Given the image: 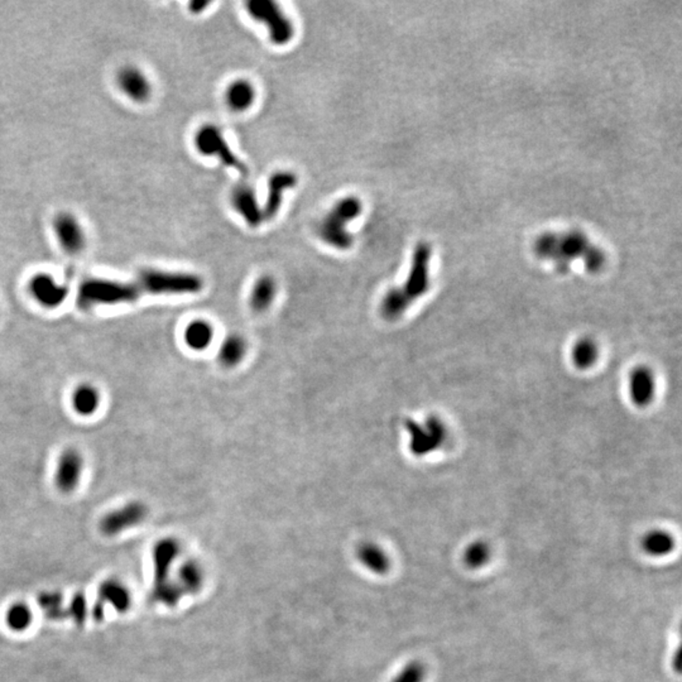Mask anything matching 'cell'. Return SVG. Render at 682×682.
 Returning <instances> with one entry per match:
<instances>
[{
    "mask_svg": "<svg viewBox=\"0 0 682 682\" xmlns=\"http://www.w3.org/2000/svg\"><path fill=\"white\" fill-rule=\"evenodd\" d=\"M405 427L410 436V450L416 456H425L439 450L447 440V428L437 416H428L422 424L405 419Z\"/></svg>",
    "mask_w": 682,
    "mask_h": 682,
    "instance_id": "8992f818",
    "label": "cell"
},
{
    "mask_svg": "<svg viewBox=\"0 0 682 682\" xmlns=\"http://www.w3.org/2000/svg\"><path fill=\"white\" fill-rule=\"evenodd\" d=\"M135 284L141 295H194L203 288V279L186 272L167 270H143Z\"/></svg>",
    "mask_w": 682,
    "mask_h": 682,
    "instance_id": "7a4b0ae2",
    "label": "cell"
},
{
    "mask_svg": "<svg viewBox=\"0 0 682 682\" xmlns=\"http://www.w3.org/2000/svg\"><path fill=\"white\" fill-rule=\"evenodd\" d=\"M490 559V548L484 541H475L466 548L464 552V562L470 568H479L484 566Z\"/></svg>",
    "mask_w": 682,
    "mask_h": 682,
    "instance_id": "f1b7e54d",
    "label": "cell"
},
{
    "mask_svg": "<svg viewBox=\"0 0 682 682\" xmlns=\"http://www.w3.org/2000/svg\"><path fill=\"white\" fill-rule=\"evenodd\" d=\"M8 627L14 632H23L29 628L33 621L32 610L24 603H15L7 610L6 617Z\"/></svg>",
    "mask_w": 682,
    "mask_h": 682,
    "instance_id": "484cf974",
    "label": "cell"
},
{
    "mask_svg": "<svg viewBox=\"0 0 682 682\" xmlns=\"http://www.w3.org/2000/svg\"><path fill=\"white\" fill-rule=\"evenodd\" d=\"M38 603L43 614L46 615L48 619L60 621L62 618L68 617L66 609L62 605V595L60 593L56 591L42 593L38 598Z\"/></svg>",
    "mask_w": 682,
    "mask_h": 682,
    "instance_id": "83f0119b",
    "label": "cell"
},
{
    "mask_svg": "<svg viewBox=\"0 0 682 682\" xmlns=\"http://www.w3.org/2000/svg\"><path fill=\"white\" fill-rule=\"evenodd\" d=\"M627 392L630 402L638 408H646L653 403L657 394L656 374L647 365L633 368L627 379Z\"/></svg>",
    "mask_w": 682,
    "mask_h": 682,
    "instance_id": "9c48e42d",
    "label": "cell"
},
{
    "mask_svg": "<svg viewBox=\"0 0 682 682\" xmlns=\"http://www.w3.org/2000/svg\"><path fill=\"white\" fill-rule=\"evenodd\" d=\"M118 85L123 93L134 102H148L152 95V86L147 76L134 66H125L119 71Z\"/></svg>",
    "mask_w": 682,
    "mask_h": 682,
    "instance_id": "2e32d148",
    "label": "cell"
},
{
    "mask_svg": "<svg viewBox=\"0 0 682 682\" xmlns=\"http://www.w3.org/2000/svg\"><path fill=\"white\" fill-rule=\"evenodd\" d=\"M245 6L253 20L263 23L268 28L270 40L273 45L284 46L290 43L295 36V26L279 4L272 0H250Z\"/></svg>",
    "mask_w": 682,
    "mask_h": 682,
    "instance_id": "5b68a950",
    "label": "cell"
},
{
    "mask_svg": "<svg viewBox=\"0 0 682 682\" xmlns=\"http://www.w3.org/2000/svg\"><path fill=\"white\" fill-rule=\"evenodd\" d=\"M297 185V176L290 171H278L268 180V192L262 208L263 220H272L277 217L282 206L284 191L293 189Z\"/></svg>",
    "mask_w": 682,
    "mask_h": 682,
    "instance_id": "7c38bea8",
    "label": "cell"
},
{
    "mask_svg": "<svg viewBox=\"0 0 682 682\" xmlns=\"http://www.w3.org/2000/svg\"><path fill=\"white\" fill-rule=\"evenodd\" d=\"M571 363L579 371H589L600 358V348L594 339L582 336L575 341L571 348Z\"/></svg>",
    "mask_w": 682,
    "mask_h": 682,
    "instance_id": "d6986e66",
    "label": "cell"
},
{
    "mask_svg": "<svg viewBox=\"0 0 682 682\" xmlns=\"http://www.w3.org/2000/svg\"><path fill=\"white\" fill-rule=\"evenodd\" d=\"M54 231L59 243L68 254H77L85 245L84 230L79 220L68 214L61 212L54 219Z\"/></svg>",
    "mask_w": 682,
    "mask_h": 682,
    "instance_id": "8fae6325",
    "label": "cell"
},
{
    "mask_svg": "<svg viewBox=\"0 0 682 682\" xmlns=\"http://www.w3.org/2000/svg\"><path fill=\"white\" fill-rule=\"evenodd\" d=\"M430 261L431 248L427 244H419L413 254L412 265L405 279V286L399 290L412 304L413 301L419 300L430 288Z\"/></svg>",
    "mask_w": 682,
    "mask_h": 682,
    "instance_id": "ba28073f",
    "label": "cell"
},
{
    "mask_svg": "<svg viewBox=\"0 0 682 682\" xmlns=\"http://www.w3.org/2000/svg\"><path fill=\"white\" fill-rule=\"evenodd\" d=\"M147 506L141 502H129L119 509L105 514L100 522V529L105 536H115L125 529L135 527L147 517Z\"/></svg>",
    "mask_w": 682,
    "mask_h": 682,
    "instance_id": "30bf717a",
    "label": "cell"
},
{
    "mask_svg": "<svg viewBox=\"0 0 682 682\" xmlns=\"http://www.w3.org/2000/svg\"><path fill=\"white\" fill-rule=\"evenodd\" d=\"M537 251L541 257L552 259L555 262H557L556 264H559L560 267L568 265V262L579 257L584 258L587 267L591 270L600 268L604 262L603 256L599 251H596L593 248L588 249L587 242L579 234L543 239L538 243Z\"/></svg>",
    "mask_w": 682,
    "mask_h": 682,
    "instance_id": "277c9868",
    "label": "cell"
},
{
    "mask_svg": "<svg viewBox=\"0 0 682 682\" xmlns=\"http://www.w3.org/2000/svg\"><path fill=\"white\" fill-rule=\"evenodd\" d=\"M424 677L425 667L419 662H411L393 682H422Z\"/></svg>",
    "mask_w": 682,
    "mask_h": 682,
    "instance_id": "4dcf8cb0",
    "label": "cell"
},
{
    "mask_svg": "<svg viewBox=\"0 0 682 682\" xmlns=\"http://www.w3.org/2000/svg\"><path fill=\"white\" fill-rule=\"evenodd\" d=\"M231 205L250 228H257L263 222L262 208L258 203L254 191L248 185H239L233 189Z\"/></svg>",
    "mask_w": 682,
    "mask_h": 682,
    "instance_id": "9a60e30c",
    "label": "cell"
},
{
    "mask_svg": "<svg viewBox=\"0 0 682 682\" xmlns=\"http://www.w3.org/2000/svg\"><path fill=\"white\" fill-rule=\"evenodd\" d=\"M99 603L102 607L110 605L119 613H125L130 608L132 596L128 588L122 581L108 579L104 581L99 588Z\"/></svg>",
    "mask_w": 682,
    "mask_h": 682,
    "instance_id": "e0dca14e",
    "label": "cell"
},
{
    "mask_svg": "<svg viewBox=\"0 0 682 682\" xmlns=\"http://www.w3.org/2000/svg\"><path fill=\"white\" fill-rule=\"evenodd\" d=\"M29 290L42 306L48 309H54L66 300L68 295V290L57 284L54 278L45 273L34 276L29 282Z\"/></svg>",
    "mask_w": 682,
    "mask_h": 682,
    "instance_id": "5bb4252c",
    "label": "cell"
},
{
    "mask_svg": "<svg viewBox=\"0 0 682 682\" xmlns=\"http://www.w3.org/2000/svg\"><path fill=\"white\" fill-rule=\"evenodd\" d=\"M134 281L121 282L111 279L91 278L82 282L79 288L77 302L82 309H90L100 304H121L133 302L141 297Z\"/></svg>",
    "mask_w": 682,
    "mask_h": 682,
    "instance_id": "3957f363",
    "label": "cell"
},
{
    "mask_svg": "<svg viewBox=\"0 0 682 682\" xmlns=\"http://www.w3.org/2000/svg\"><path fill=\"white\" fill-rule=\"evenodd\" d=\"M277 296V284L272 276L258 278L250 292L249 304L251 310L264 312L268 310Z\"/></svg>",
    "mask_w": 682,
    "mask_h": 682,
    "instance_id": "ffe728a7",
    "label": "cell"
},
{
    "mask_svg": "<svg viewBox=\"0 0 682 682\" xmlns=\"http://www.w3.org/2000/svg\"><path fill=\"white\" fill-rule=\"evenodd\" d=\"M410 306H411L410 301L405 297V295L399 290L398 287H396L385 293L380 304V312L383 318L393 321L402 318Z\"/></svg>",
    "mask_w": 682,
    "mask_h": 682,
    "instance_id": "cb8c5ba5",
    "label": "cell"
},
{
    "mask_svg": "<svg viewBox=\"0 0 682 682\" xmlns=\"http://www.w3.org/2000/svg\"><path fill=\"white\" fill-rule=\"evenodd\" d=\"M247 350H248V345L243 336L233 334L228 338L224 339L222 346L219 349L217 360L224 368L231 369L242 363V360L247 355Z\"/></svg>",
    "mask_w": 682,
    "mask_h": 682,
    "instance_id": "44dd1931",
    "label": "cell"
},
{
    "mask_svg": "<svg viewBox=\"0 0 682 682\" xmlns=\"http://www.w3.org/2000/svg\"><path fill=\"white\" fill-rule=\"evenodd\" d=\"M256 88L251 82L239 79L231 82L225 91V102L231 110L242 113L245 111L256 102Z\"/></svg>",
    "mask_w": 682,
    "mask_h": 682,
    "instance_id": "ac0fdd59",
    "label": "cell"
},
{
    "mask_svg": "<svg viewBox=\"0 0 682 682\" xmlns=\"http://www.w3.org/2000/svg\"><path fill=\"white\" fill-rule=\"evenodd\" d=\"M642 546L649 555L665 556L674 550L675 541L669 532L662 529H655L644 536V538L642 541Z\"/></svg>",
    "mask_w": 682,
    "mask_h": 682,
    "instance_id": "d4e9b609",
    "label": "cell"
},
{
    "mask_svg": "<svg viewBox=\"0 0 682 682\" xmlns=\"http://www.w3.org/2000/svg\"><path fill=\"white\" fill-rule=\"evenodd\" d=\"M82 474V458L79 451L68 449L59 460L56 470V486L63 492L70 493L77 488Z\"/></svg>",
    "mask_w": 682,
    "mask_h": 682,
    "instance_id": "4fadbf2b",
    "label": "cell"
},
{
    "mask_svg": "<svg viewBox=\"0 0 682 682\" xmlns=\"http://www.w3.org/2000/svg\"><path fill=\"white\" fill-rule=\"evenodd\" d=\"M66 615L72 618L76 624H79V626L84 624V621H86V615H88V601L84 595L80 594V593L74 595L68 608L66 609Z\"/></svg>",
    "mask_w": 682,
    "mask_h": 682,
    "instance_id": "f546056e",
    "label": "cell"
},
{
    "mask_svg": "<svg viewBox=\"0 0 682 682\" xmlns=\"http://www.w3.org/2000/svg\"><path fill=\"white\" fill-rule=\"evenodd\" d=\"M183 339L189 349L203 352L214 340V327L205 320H195L185 329Z\"/></svg>",
    "mask_w": 682,
    "mask_h": 682,
    "instance_id": "7402d4cb",
    "label": "cell"
},
{
    "mask_svg": "<svg viewBox=\"0 0 682 682\" xmlns=\"http://www.w3.org/2000/svg\"><path fill=\"white\" fill-rule=\"evenodd\" d=\"M194 143L200 155L217 157L226 167L237 169L242 173L245 172L244 163L234 155L229 144L225 141L223 133L215 125H203L197 130Z\"/></svg>",
    "mask_w": 682,
    "mask_h": 682,
    "instance_id": "52a82bcc",
    "label": "cell"
},
{
    "mask_svg": "<svg viewBox=\"0 0 682 682\" xmlns=\"http://www.w3.org/2000/svg\"><path fill=\"white\" fill-rule=\"evenodd\" d=\"M362 211L363 203L358 197L346 196L339 200L318 224V237L335 249H350L354 239L346 226L355 220Z\"/></svg>",
    "mask_w": 682,
    "mask_h": 682,
    "instance_id": "6da1fadb",
    "label": "cell"
},
{
    "mask_svg": "<svg viewBox=\"0 0 682 682\" xmlns=\"http://www.w3.org/2000/svg\"><path fill=\"white\" fill-rule=\"evenodd\" d=\"M100 394L99 391L90 385H82L75 389L72 394V405L75 411L82 416H91L99 408Z\"/></svg>",
    "mask_w": 682,
    "mask_h": 682,
    "instance_id": "603a6c76",
    "label": "cell"
},
{
    "mask_svg": "<svg viewBox=\"0 0 682 682\" xmlns=\"http://www.w3.org/2000/svg\"><path fill=\"white\" fill-rule=\"evenodd\" d=\"M359 556L368 568L375 573H385L388 570V559L385 552L373 543H366L360 548Z\"/></svg>",
    "mask_w": 682,
    "mask_h": 682,
    "instance_id": "4316f807",
    "label": "cell"
},
{
    "mask_svg": "<svg viewBox=\"0 0 682 682\" xmlns=\"http://www.w3.org/2000/svg\"><path fill=\"white\" fill-rule=\"evenodd\" d=\"M209 1H203V0H195V1H191L189 4V10L192 13H201L203 9L206 7H209Z\"/></svg>",
    "mask_w": 682,
    "mask_h": 682,
    "instance_id": "1f68e13d",
    "label": "cell"
}]
</instances>
